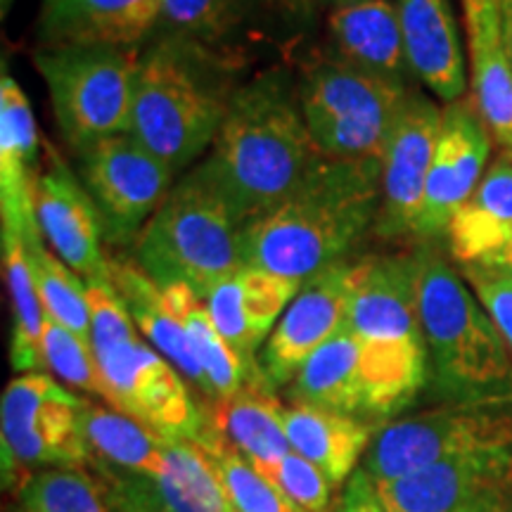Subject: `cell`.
I'll return each mask as SVG.
<instances>
[{"label": "cell", "instance_id": "cell-23", "mask_svg": "<svg viewBox=\"0 0 512 512\" xmlns=\"http://www.w3.org/2000/svg\"><path fill=\"white\" fill-rule=\"evenodd\" d=\"M411 69L441 102L463 100L465 55L451 0H394Z\"/></svg>", "mask_w": 512, "mask_h": 512}, {"label": "cell", "instance_id": "cell-34", "mask_svg": "<svg viewBox=\"0 0 512 512\" xmlns=\"http://www.w3.org/2000/svg\"><path fill=\"white\" fill-rule=\"evenodd\" d=\"M27 252L46 316L91 342V304L86 280L64 264L53 249H48L43 238L27 240Z\"/></svg>", "mask_w": 512, "mask_h": 512}, {"label": "cell", "instance_id": "cell-10", "mask_svg": "<svg viewBox=\"0 0 512 512\" xmlns=\"http://www.w3.org/2000/svg\"><path fill=\"white\" fill-rule=\"evenodd\" d=\"M83 399L48 373H22L0 399L3 475L12 489L29 472L83 467L91 460L81 434Z\"/></svg>", "mask_w": 512, "mask_h": 512}, {"label": "cell", "instance_id": "cell-12", "mask_svg": "<svg viewBox=\"0 0 512 512\" xmlns=\"http://www.w3.org/2000/svg\"><path fill=\"white\" fill-rule=\"evenodd\" d=\"M79 162V178L98 209L105 240L112 245L138 240L174 188L176 171L131 133L100 140L81 152Z\"/></svg>", "mask_w": 512, "mask_h": 512}, {"label": "cell", "instance_id": "cell-16", "mask_svg": "<svg viewBox=\"0 0 512 512\" xmlns=\"http://www.w3.org/2000/svg\"><path fill=\"white\" fill-rule=\"evenodd\" d=\"M349 261H337L306 280L259 351L268 389L292 384L299 370L347 320Z\"/></svg>", "mask_w": 512, "mask_h": 512}, {"label": "cell", "instance_id": "cell-42", "mask_svg": "<svg viewBox=\"0 0 512 512\" xmlns=\"http://www.w3.org/2000/svg\"><path fill=\"white\" fill-rule=\"evenodd\" d=\"M501 3V24H503V41L512 60V0H498Z\"/></svg>", "mask_w": 512, "mask_h": 512}, {"label": "cell", "instance_id": "cell-33", "mask_svg": "<svg viewBox=\"0 0 512 512\" xmlns=\"http://www.w3.org/2000/svg\"><path fill=\"white\" fill-rule=\"evenodd\" d=\"M3 247V271L12 302V368L22 373H38L43 363V330H46V309H43L31 268L27 240L19 233L0 230Z\"/></svg>", "mask_w": 512, "mask_h": 512}, {"label": "cell", "instance_id": "cell-14", "mask_svg": "<svg viewBox=\"0 0 512 512\" xmlns=\"http://www.w3.org/2000/svg\"><path fill=\"white\" fill-rule=\"evenodd\" d=\"M441 112L425 93L411 91L382 157V202L373 233L382 240L415 238Z\"/></svg>", "mask_w": 512, "mask_h": 512}, {"label": "cell", "instance_id": "cell-30", "mask_svg": "<svg viewBox=\"0 0 512 512\" xmlns=\"http://www.w3.org/2000/svg\"><path fill=\"white\" fill-rule=\"evenodd\" d=\"M81 434L91 456L128 475L157 479L169 467V439L114 408L83 399Z\"/></svg>", "mask_w": 512, "mask_h": 512}, {"label": "cell", "instance_id": "cell-1", "mask_svg": "<svg viewBox=\"0 0 512 512\" xmlns=\"http://www.w3.org/2000/svg\"><path fill=\"white\" fill-rule=\"evenodd\" d=\"M318 159L297 79L273 67L240 83L202 166L245 230L278 207Z\"/></svg>", "mask_w": 512, "mask_h": 512}, {"label": "cell", "instance_id": "cell-22", "mask_svg": "<svg viewBox=\"0 0 512 512\" xmlns=\"http://www.w3.org/2000/svg\"><path fill=\"white\" fill-rule=\"evenodd\" d=\"M460 268L505 271L512 261V159L505 155L486 169L472 197L446 230Z\"/></svg>", "mask_w": 512, "mask_h": 512}, {"label": "cell", "instance_id": "cell-7", "mask_svg": "<svg viewBox=\"0 0 512 512\" xmlns=\"http://www.w3.org/2000/svg\"><path fill=\"white\" fill-rule=\"evenodd\" d=\"M297 91L320 155L382 159L413 88L408 91L361 72L330 50L302 64Z\"/></svg>", "mask_w": 512, "mask_h": 512}, {"label": "cell", "instance_id": "cell-31", "mask_svg": "<svg viewBox=\"0 0 512 512\" xmlns=\"http://www.w3.org/2000/svg\"><path fill=\"white\" fill-rule=\"evenodd\" d=\"M171 311L181 320L190 347L204 370L209 384V401H221L238 394L249 384H266L259 373H254L233 347L223 339L219 328L211 320L207 302L192 287L178 283L162 287Z\"/></svg>", "mask_w": 512, "mask_h": 512}, {"label": "cell", "instance_id": "cell-4", "mask_svg": "<svg viewBox=\"0 0 512 512\" xmlns=\"http://www.w3.org/2000/svg\"><path fill=\"white\" fill-rule=\"evenodd\" d=\"M347 323L358 342L368 420L401 413L430 382L413 256H366L349 266Z\"/></svg>", "mask_w": 512, "mask_h": 512}, {"label": "cell", "instance_id": "cell-37", "mask_svg": "<svg viewBox=\"0 0 512 512\" xmlns=\"http://www.w3.org/2000/svg\"><path fill=\"white\" fill-rule=\"evenodd\" d=\"M43 363L53 377L69 387L105 399V382L93 344L50 318H46V330H43Z\"/></svg>", "mask_w": 512, "mask_h": 512}, {"label": "cell", "instance_id": "cell-41", "mask_svg": "<svg viewBox=\"0 0 512 512\" xmlns=\"http://www.w3.org/2000/svg\"><path fill=\"white\" fill-rule=\"evenodd\" d=\"M342 510L344 512H389L382 505L380 498H377L375 486L363 470H356L354 475H351L347 494H344V501H342Z\"/></svg>", "mask_w": 512, "mask_h": 512}, {"label": "cell", "instance_id": "cell-46", "mask_svg": "<svg viewBox=\"0 0 512 512\" xmlns=\"http://www.w3.org/2000/svg\"><path fill=\"white\" fill-rule=\"evenodd\" d=\"M508 157H510V159H512V152H508Z\"/></svg>", "mask_w": 512, "mask_h": 512}, {"label": "cell", "instance_id": "cell-3", "mask_svg": "<svg viewBox=\"0 0 512 512\" xmlns=\"http://www.w3.org/2000/svg\"><path fill=\"white\" fill-rule=\"evenodd\" d=\"M238 69L197 43L162 34L140 55L128 133L176 174L188 169L219 136Z\"/></svg>", "mask_w": 512, "mask_h": 512}, {"label": "cell", "instance_id": "cell-44", "mask_svg": "<svg viewBox=\"0 0 512 512\" xmlns=\"http://www.w3.org/2000/svg\"><path fill=\"white\" fill-rule=\"evenodd\" d=\"M12 3H15V0H3V15H8L10 8H12Z\"/></svg>", "mask_w": 512, "mask_h": 512}, {"label": "cell", "instance_id": "cell-21", "mask_svg": "<svg viewBox=\"0 0 512 512\" xmlns=\"http://www.w3.org/2000/svg\"><path fill=\"white\" fill-rule=\"evenodd\" d=\"M162 0H43V46L138 48L159 27Z\"/></svg>", "mask_w": 512, "mask_h": 512}, {"label": "cell", "instance_id": "cell-45", "mask_svg": "<svg viewBox=\"0 0 512 512\" xmlns=\"http://www.w3.org/2000/svg\"><path fill=\"white\" fill-rule=\"evenodd\" d=\"M503 273H510L512 275V261H510V266L508 268H505V271Z\"/></svg>", "mask_w": 512, "mask_h": 512}, {"label": "cell", "instance_id": "cell-27", "mask_svg": "<svg viewBox=\"0 0 512 512\" xmlns=\"http://www.w3.org/2000/svg\"><path fill=\"white\" fill-rule=\"evenodd\" d=\"M283 425L292 451L316 465L332 489L354 475L375 439L370 422L313 406H285Z\"/></svg>", "mask_w": 512, "mask_h": 512}, {"label": "cell", "instance_id": "cell-15", "mask_svg": "<svg viewBox=\"0 0 512 512\" xmlns=\"http://www.w3.org/2000/svg\"><path fill=\"white\" fill-rule=\"evenodd\" d=\"M489 155L491 131L479 117L472 100L446 105L441 112L437 150L427 176L415 238L430 242L446 235L456 211L482 183Z\"/></svg>", "mask_w": 512, "mask_h": 512}, {"label": "cell", "instance_id": "cell-9", "mask_svg": "<svg viewBox=\"0 0 512 512\" xmlns=\"http://www.w3.org/2000/svg\"><path fill=\"white\" fill-rule=\"evenodd\" d=\"M505 446H512V399L451 403L384 425L363 456L361 470L370 482H389Z\"/></svg>", "mask_w": 512, "mask_h": 512}, {"label": "cell", "instance_id": "cell-43", "mask_svg": "<svg viewBox=\"0 0 512 512\" xmlns=\"http://www.w3.org/2000/svg\"><path fill=\"white\" fill-rule=\"evenodd\" d=\"M316 3L330 5V8L335 10V8H344V5H351V3H361V0H316Z\"/></svg>", "mask_w": 512, "mask_h": 512}, {"label": "cell", "instance_id": "cell-32", "mask_svg": "<svg viewBox=\"0 0 512 512\" xmlns=\"http://www.w3.org/2000/svg\"><path fill=\"white\" fill-rule=\"evenodd\" d=\"M138 482L159 512H235L214 458L200 441H169L164 475Z\"/></svg>", "mask_w": 512, "mask_h": 512}, {"label": "cell", "instance_id": "cell-26", "mask_svg": "<svg viewBox=\"0 0 512 512\" xmlns=\"http://www.w3.org/2000/svg\"><path fill=\"white\" fill-rule=\"evenodd\" d=\"M112 285L124 299L136 328L143 332L150 347H155L192 387L209 399V384L197 361L181 320L171 311L164 290L140 268L136 261H112Z\"/></svg>", "mask_w": 512, "mask_h": 512}, {"label": "cell", "instance_id": "cell-29", "mask_svg": "<svg viewBox=\"0 0 512 512\" xmlns=\"http://www.w3.org/2000/svg\"><path fill=\"white\" fill-rule=\"evenodd\" d=\"M294 406H313L323 411L351 415L368 422L366 387L361 377L358 342L349 323L304 363L290 384Z\"/></svg>", "mask_w": 512, "mask_h": 512}, {"label": "cell", "instance_id": "cell-47", "mask_svg": "<svg viewBox=\"0 0 512 512\" xmlns=\"http://www.w3.org/2000/svg\"><path fill=\"white\" fill-rule=\"evenodd\" d=\"M339 512H344V510H339Z\"/></svg>", "mask_w": 512, "mask_h": 512}, {"label": "cell", "instance_id": "cell-35", "mask_svg": "<svg viewBox=\"0 0 512 512\" xmlns=\"http://www.w3.org/2000/svg\"><path fill=\"white\" fill-rule=\"evenodd\" d=\"M10 512H110L100 482L81 467H46L15 486Z\"/></svg>", "mask_w": 512, "mask_h": 512}, {"label": "cell", "instance_id": "cell-11", "mask_svg": "<svg viewBox=\"0 0 512 512\" xmlns=\"http://www.w3.org/2000/svg\"><path fill=\"white\" fill-rule=\"evenodd\" d=\"M105 401L169 441H202L209 418L188 392L185 377L143 339L95 349Z\"/></svg>", "mask_w": 512, "mask_h": 512}, {"label": "cell", "instance_id": "cell-36", "mask_svg": "<svg viewBox=\"0 0 512 512\" xmlns=\"http://www.w3.org/2000/svg\"><path fill=\"white\" fill-rule=\"evenodd\" d=\"M200 444L207 448L219 470L223 489L235 512H304L280 494L268 479L211 427Z\"/></svg>", "mask_w": 512, "mask_h": 512}, {"label": "cell", "instance_id": "cell-25", "mask_svg": "<svg viewBox=\"0 0 512 512\" xmlns=\"http://www.w3.org/2000/svg\"><path fill=\"white\" fill-rule=\"evenodd\" d=\"M463 5L472 105L498 145L512 152V60L503 41L501 3L463 0Z\"/></svg>", "mask_w": 512, "mask_h": 512}, {"label": "cell", "instance_id": "cell-18", "mask_svg": "<svg viewBox=\"0 0 512 512\" xmlns=\"http://www.w3.org/2000/svg\"><path fill=\"white\" fill-rule=\"evenodd\" d=\"M304 283L264 268L242 266L211 290L204 302L223 339L254 373L261 347ZM261 375V373H259Z\"/></svg>", "mask_w": 512, "mask_h": 512}, {"label": "cell", "instance_id": "cell-28", "mask_svg": "<svg viewBox=\"0 0 512 512\" xmlns=\"http://www.w3.org/2000/svg\"><path fill=\"white\" fill-rule=\"evenodd\" d=\"M283 408L266 384H249L238 394L211 403L207 418L249 465L266 475L292 451L283 425Z\"/></svg>", "mask_w": 512, "mask_h": 512}, {"label": "cell", "instance_id": "cell-5", "mask_svg": "<svg viewBox=\"0 0 512 512\" xmlns=\"http://www.w3.org/2000/svg\"><path fill=\"white\" fill-rule=\"evenodd\" d=\"M411 256L434 392L451 403L512 399V354L477 294L434 249Z\"/></svg>", "mask_w": 512, "mask_h": 512}, {"label": "cell", "instance_id": "cell-38", "mask_svg": "<svg viewBox=\"0 0 512 512\" xmlns=\"http://www.w3.org/2000/svg\"><path fill=\"white\" fill-rule=\"evenodd\" d=\"M275 489L304 512H328L332 484L316 465L290 451L264 475Z\"/></svg>", "mask_w": 512, "mask_h": 512}, {"label": "cell", "instance_id": "cell-8", "mask_svg": "<svg viewBox=\"0 0 512 512\" xmlns=\"http://www.w3.org/2000/svg\"><path fill=\"white\" fill-rule=\"evenodd\" d=\"M138 48L43 46L34 55L64 143L76 155L128 133L140 64Z\"/></svg>", "mask_w": 512, "mask_h": 512}, {"label": "cell", "instance_id": "cell-24", "mask_svg": "<svg viewBox=\"0 0 512 512\" xmlns=\"http://www.w3.org/2000/svg\"><path fill=\"white\" fill-rule=\"evenodd\" d=\"M332 53L351 67L411 91L413 69L403 43L394 0H361L328 17Z\"/></svg>", "mask_w": 512, "mask_h": 512}, {"label": "cell", "instance_id": "cell-20", "mask_svg": "<svg viewBox=\"0 0 512 512\" xmlns=\"http://www.w3.org/2000/svg\"><path fill=\"white\" fill-rule=\"evenodd\" d=\"M292 12L294 0H162L159 27L242 67L249 43Z\"/></svg>", "mask_w": 512, "mask_h": 512}, {"label": "cell", "instance_id": "cell-17", "mask_svg": "<svg viewBox=\"0 0 512 512\" xmlns=\"http://www.w3.org/2000/svg\"><path fill=\"white\" fill-rule=\"evenodd\" d=\"M36 219L43 240L86 283H112V261L105 259V240L98 209L81 178L50 152V164L36 185Z\"/></svg>", "mask_w": 512, "mask_h": 512}, {"label": "cell", "instance_id": "cell-13", "mask_svg": "<svg viewBox=\"0 0 512 512\" xmlns=\"http://www.w3.org/2000/svg\"><path fill=\"white\" fill-rule=\"evenodd\" d=\"M389 512H512V446L373 482Z\"/></svg>", "mask_w": 512, "mask_h": 512}, {"label": "cell", "instance_id": "cell-19", "mask_svg": "<svg viewBox=\"0 0 512 512\" xmlns=\"http://www.w3.org/2000/svg\"><path fill=\"white\" fill-rule=\"evenodd\" d=\"M38 128L31 102L15 76L0 79V230L24 240L43 238L36 219Z\"/></svg>", "mask_w": 512, "mask_h": 512}, {"label": "cell", "instance_id": "cell-6", "mask_svg": "<svg viewBox=\"0 0 512 512\" xmlns=\"http://www.w3.org/2000/svg\"><path fill=\"white\" fill-rule=\"evenodd\" d=\"M136 264L159 287L188 285L204 299L242 268V226L202 164L171 188L136 240Z\"/></svg>", "mask_w": 512, "mask_h": 512}, {"label": "cell", "instance_id": "cell-40", "mask_svg": "<svg viewBox=\"0 0 512 512\" xmlns=\"http://www.w3.org/2000/svg\"><path fill=\"white\" fill-rule=\"evenodd\" d=\"M105 491L112 498L110 508L114 512H159L155 505H152L150 496L145 494L143 486H140L138 477L136 479L117 477L112 482V486H107Z\"/></svg>", "mask_w": 512, "mask_h": 512}, {"label": "cell", "instance_id": "cell-39", "mask_svg": "<svg viewBox=\"0 0 512 512\" xmlns=\"http://www.w3.org/2000/svg\"><path fill=\"white\" fill-rule=\"evenodd\" d=\"M472 292L496 323L512 354V275L489 268H460Z\"/></svg>", "mask_w": 512, "mask_h": 512}, {"label": "cell", "instance_id": "cell-2", "mask_svg": "<svg viewBox=\"0 0 512 512\" xmlns=\"http://www.w3.org/2000/svg\"><path fill=\"white\" fill-rule=\"evenodd\" d=\"M382 202V159L323 157L278 207L242 230V264L306 280L375 230Z\"/></svg>", "mask_w": 512, "mask_h": 512}]
</instances>
